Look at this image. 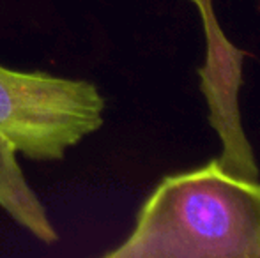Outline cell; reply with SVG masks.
Listing matches in <instances>:
<instances>
[{
    "mask_svg": "<svg viewBox=\"0 0 260 258\" xmlns=\"http://www.w3.org/2000/svg\"><path fill=\"white\" fill-rule=\"evenodd\" d=\"M106 258H260V182L218 159L167 175Z\"/></svg>",
    "mask_w": 260,
    "mask_h": 258,
    "instance_id": "6da1fadb",
    "label": "cell"
},
{
    "mask_svg": "<svg viewBox=\"0 0 260 258\" xmlns=\"http://www.w3.org/2000/svg\"><path fill=\"white\" fill-rule=\"evenodd\" d=\"M96 83L0 65V138L34 161H58L105 122Z\"/></svg>",
    "mask_w": 260,
    "mask_h": 258,
    "instance_id": "7a4b0ae2",
    "label": "cell"
},
{
    "mask_svg": "<svg viewBox=\"0 0 260 258\" xmlns=\"http://www.w3.org/2000/svg\"><path fill=\"white\" fill-rule=\"evenodd\" d=\"M199 7L206 34V62L199 69L200 90L206 97L209 122L221 141L226 163L248 161L253 154L241 122L239 90L243 85L244 52L225 38L212 11V0H191Z\"/></svg>",
    "mask_w": 260,
    "mask_h": 258,
    "instance_id": "3957f363",
    "label": "cell"
},
{
    "mask_svg": "<svg viewBox=\"0 0 260 258\" xmlns=\"http://www.w3.org/2000/svg\"><path fill=\"white\" fill-rule=\"evenodd\" d=\"M16 154V149L0 138V207L38 241L55 244L58 234L45 205L25 179Z\"/></svg>",
    "mask_w": 260,
    "mask_h": 258,
    "instance_id": "277c9868",
    "label": "cell"
}]
</instances>
